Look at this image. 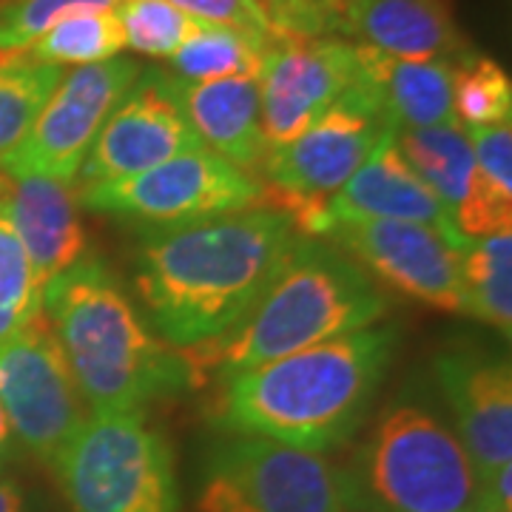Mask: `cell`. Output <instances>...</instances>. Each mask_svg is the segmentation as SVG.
Returning a JSON list of instances; mask_svg holds the SVG:
<instances>
[{
    "mask_svg": "<svg viewBox=\"0 0 512 512\" xmlns=\"http://www.w3.org/2000/svg\"><path fill=\"white\" fill-rule=\"evenodd\" d=\"M6 188H9V174L0 168V214H3V200H6Z\"/></svg>",
    "mask_w": 512,
    "mask_h": 512,
    "instance_id": "obj_33",
    "label": "cell"
},
{
    "mask_svg": "<svg viewBox=\"0 0 512 512\" xmlns=\"http://www.w3.org/2000/svg\"><path fill=\"white\" fill-rule=\"evenodd\" d=\"M200 512H345L339 467L313 450L237 436L208 458Z\"/></svg>",
    "mask_w": 512,
    "mask_h": 512,
    "instance_id": "obj_8",
    "label": "cell"
},
{
    "mask_svg": "<svg viewBox=\"0 0 512 512\" xmlns=\"http://www.w3.org/2000/svg\"><path fill=\"white\" fill-rule=\"evenodd\" d=\"M336 37L402 60L456 63L473 52L458 32L453 0H345Z\"/></svg>",
    "mask_w": 512,
    "mask_h": 512,
    "instance_id": "obj_18",
    "label": "cell"
},
{
    "mask_svg": "<svg viewBox=\"0 0 512 512\" xmlns=\"http://www.w3.org/2000/svg\"><path fill=\"white\" fill-rule=\"evenodd\" d=\"M114 15L123 26L126 46L146 57H171L202 23L171 0H117Z\"/></svg>",
    "mask_w": 512,
    "mask_h": 512,
    "instance_id": "obj_27",
    "label": "cell"
},
{
    "mask_svg": "<svg viewBox=\"0 0 512 512\" xmlns=\"http://www.w3.org/2000/svg\"><path fill=\"white\" fill-rule=\"evenodd\" d=\"M396 146L419 171L464 237H478V171L467 128L461 123L396 131Z\"/></svg>",
    "mask_w": 512,
    "mask_h": 512,
    "instance_id": "obj_21",
    "label": "cell"
},
{
    "mask_svg": "<svg viewBox=\"0 0 512 512\" xmlns=\"http://www.w3.org/2000/svg\"><path fill=\"white\" fill-rule=\"evenodd\" d=\"M77 197L92 211L157 228L265 208V183L202 146L123 183L77 188Z\"/></svg>",
    "mask_w": 512,
    "mask_h": 512,
    "instance_id": "obj_7",
    "label": "cell"
},
{
    "mask_svg": "<svg viewBox=\"0 0 512 512\" xmlns=\"http://www.w3.org/2000/svg\"><path fill=\"white\" fill-rule=\"evenodd\" d=\"M52 470L72 512H180L171 447L143 413L89 416Z\"/></svg>",
    "mask_w": 512,
    "mask_h": 512,
    "instance_id": "obj_6",
    "label": "cell"
},
{
    "mask_svg": "<svg viewBox=\"0 0 512 512\" xmlns=\"http://www.w3.org/2000/svg\"><path fill=\"white\" fill-rule=\"evenodd\" d=\"M302 237L285 211L251 208L140 228L134 288L151 328L183 350L231 330Z\"/></svg>",
    "mask_w": 512,
    "mask_h": 512,
    "instance_id": "obj_1",
    "label": "cell"
},
{
    "mask_svg": "<svg viewBox=\"0 0 512 512\" xmlns=\"http://www.w3.org/2000/svg\"><path fill=\"white\" fill-rule=\"evenodd\" d=\"M0 512H29L26 495L12 478H0Z\"/></svg>",
    "mask_w": 512,
    "mask_h": 512,
    "instance_id": "obj_31",
    "label": "cell"
},
{
    "mask_svg": "<svg viewBox=\"0 0 512 512\" xmlns=\"http://www.w3.org/2000/svg\"><path fill=\"white\" fill-rule=\"evenodd\" d=\"M171 3L183 9L188 18L217 23V26H234V29L256 32L274 40L271 26L256 0H171Z\"/></svg>",
    "mask_w": 512,
    "mask_h": 512,
    "instance_id": "obj_30",
    "label": "cell"
},
{
    "mask_svg": "<svg viewBox=\"0 0 512 512\" xmlns=\"http://www.w3.org/2000/svg\"><path fill=\"white\" fill-rule=\"evenodd\" d=\"M453 111L467 126H501L512 117V83L493 57L467 52L453 63Z\"/></svg>",
    "mask_w": 512,
    "mask_h": 512,
    "instance_id": "obj_26",
    "label": "cell"
},
{
    "mask_svg": "<svg viewBox=\"0 0 512 512\" xmlns=\"http://www.w3.org/2000/svg\"><path fill=\"white\" fill-rule=\"evenodd\" d=\"M325 239L407 299L436 311L464 313L461 251L436 228L393 220L333 222Z\"/></svg>",
    "mask_w": 512,
    "mask_h": 512,
    "instance_id": "obj_13",
    "label": "cell"
},
{
    "mask_svg": "<svg viewBox=\"0 0 512 512\" xmlns=\"http://www.w3.org/2000/svg\"><path fill=\"white\" fill-rule=\"evenodd\" d=\"M390 299L365 268L322 237H299L265 291L231 330L183 348L197 387L208 370L228 379L356 330L373 328Z\"/></svg>",
    "mask_w": 512,
    "mask_h": 512,
    "instance_id": "obj_3",
    "label": "cell"
},
{
    "mask_svg": "<svg viewBox=\"0 0 512 512\" xmlns=\"http://www.w3.org/2000/svg\"><path fill=\"white\" fill-rule=\"evenodd\" d=\"M0 3H3V0H0Z\"/></svg>",
    "mask_w": 512,
    "mask_h": 512,
    "instance_id": "obj_35",
    "label": "cell"
},
{
    "mask_svg": "<svg viewBox=\"0 0 512 512\" xmlns=\"http://www.w3.org/2000/svg\"><path fill=\"white\" fill-rule=\"evenodd\" d=\"M168 80L202 146L259 180V168L268 154L259 120V80L222 77L188 83L171 72Z\"/></svg>",
    "mask_w": 512,
    "mask_h": 512,
    "instance_id": "obj_20",
    "label": "cell"
},
{
    "mask_svg": "<svg viewBox=\"0 0 512 512\" xmlns=\"http://www.w3.org/2000/svg\"><path fill=\"white\" fill-rule=\"evenodd\" d=\"M464 313L510 336L512 328V231L467 237L461 245Z\"/></svg>",
    "mask_w": 512,
    "mask_h": 512,
    "instance_id": "obj_22",
    "label": "cell"
},
{
    "mask_svg": "<svg viewBox=\"0 0 512 512\" xmlns=\"http://www.w3.org/2000/svg\"><path fill=\"white\" fill-rule=\"evenodd\" d=\"M60 77L63 69L26 57L0 63V163L23 143Z\"/></svg>",
    "mask_w": 512,
    "mask_h": 512,
    "instance_id": "obj_25",
    "label": "cell"
},
{
    "mask_svg": "<svg viewBox=\"0 0 512 512\" xmlns=\"http://www.w3.org/2000/svg\"><path fill=\"white\" fill-rule=\"evenodd\" d=\"M43 313L89 416L140 413L197 387L183 353L151 336L106 262L77 259L43 288Z\"/></svg>",
    "mask_w": 512,
    "mask_h": 512,
    "instance_id": "obj_4",
    "label": "cell"
},
{
    "mask_svg": "<svg viewBox=\"0 0 512 512\" xmlns=\"http://www.w3.org/2000/svg\"><path fill=\"white\" fill-rule=\"evenodd\" d=\"M356 43L342 37H274L259 69L265 148L285 146L353 86Z\"/></svg>",
    "mask_w": 512,
    "mask_h": 512,
    "instance_id": "obj_12",
    "label": "cell"
},
{
    "mask_svg": "<svg viewBox=\"0 0 512 512\" xmlns=\"http://www.w3.org/2000/svg\"><path fill=\"white\" fill-rule=\"evenodd\" d=\"M140 72L137 60L117 55L63 74L23 143L0 168L9 174H46L74 183L94 137Z\"/></svg>",
    "mask_w": 512,
    "mask_h": 512,
    "instance_id": "obj_10",
    "label": "cell"
},
{
    "mask_svg": "<svg viewBox=\"0 0 512 512\" xmlns=\"http://www.w3.org/2000/svg\"><path fill=\"white\" fill-rule=\"evenodd\" d=\"M399 348L393 325L365 328L220 382L214 416L237 436L325 453L362 427Z\"/></svg>",
    "mask_w": 512,
    "mask_h": 512,
    "instance_id": "obj_2",
    "label": "cell"
},
{
    "mask_svg": "<svg viewBox=\"0 0 512 512\" xmlns=\"http://www.w3.org/2000/svg\"><path fill=\"white\" fill-rule=\"evenodd\" d=\"M15 453H18V439H15L9 419H6V413L0 407V467H6L15 458Z\"/></svg>",
    "mask_w": 512,
    "mask_h": 512,
    "instance_id": "obj_32",
    "label": "cell"
},
{
    "mask_svg": "<svg viewBox=\"0 0 512 512\" xmlns=\"http://www.w3.org/2000/svg\"><path fill=\"white\" fill-rule=\"evenodd\" d=\"M126 49V35L114 12H72L29 46L26 60L43 66H89L111 60Z\"/></svg>",
    "mask_w": 512,
    "mask_h": 512,
    "instance_id": "obj_24",
    "label": "cell"
},
{
    "mask_svg": "<svg viewBox=\"0 0 512 512\" xmlns=\"http://www.w3.org/2000/svg\"><path fill=\"white\" fill-rule=\"evenodd\" d=\"M393 128L356 86H350L328 111L285 146L271 148L259 168V180L271 197L328 200L370 151Z\"/></svg>",
    "mask_w": 512,
    "mask_h": 512,
    "instance_id": "obj_11",
    "label": "cell"
},
{
    "mask_svg": "<svg viewBox=\"0 0 512 512\" xmlns=\"http://www.w3.org/2000/svg\"><path fill=\"white\" fill-rule=\"evenodd\" d=\"M202 148L197 131L171 92L168 72L148 69L114 106L94 137L86 163L77 171V188L123 183L185 151Z\"/></svg>",
    "mask_w": 512,
    "mask_h": 512,
    "instance_id": "obj_14",
    "label": "cell"
},
{
    "mask_svg": "<svg viewBox=\"0 0 512 512\" xmlns=\"http://www.w3.org/2000/svg\"><path fill=\"white\" fill-rule=\"evenodd\" d=\"M114 12L117 0H3L0 3V63L18 60L37 37L72 12Z\"/></svg>",
    "mask_w": 512,
    "mask_h": 512,
    "instance_id": "obj_29",
    "label": "cell"
},
{
    "mask_svg": "<svg viewBox=\"0 0 512 512\" xmlns=\"http://www.w3.org/2000/svg\"><path fill=\"white\" fill-rule=\"evenodd\" d=\"M345 512H484L464 444L427 407L396 402L339 467Z\"/></svg>",
    "mask_w": 512,
    "mask_h": 512,
    "instance_id": "obj_5",
    "label": "cell"
},
{
    "mask_svg": "<svg viewBox=\"0 0 512 512\" xmlns=\"http://www.w3.org/2000/svg\"><path fill=\"white\" fill-rule=\"evenodd\" d=\"M441 393L453 410L456 436L481 484L512 464V370L484 353H444L436 362Z\"/></svg>",
    "mask_w": 512,
    "mask_h": 512,
    "instance_id": "obj_15",
    "label": "cell"
},
{
    "mask_svg": "<svg viewBox=\"0 0 512 512\" xmlns=\"http://www.w3.org/2000/svg\"><path fill=\"white\" fill-rule=\"evenodd\" d=\"M353 86L393 131L456 123L453 63L447 60H402L356 43Z\"/></svg>",
    "mask_w": 512,
    "mask_h": 512,
    "instance_id": "obj_19",
    "label": "cell"
},
{
    "mask_svg": "<svg viewBox=\"0 0 512 512\" xmlns=\"http://www.w3.org/2000/svg\"><path fill=\"white\" fill-rule=\"evenodd\" d=\"M77 202L80 197L69 180L46 174H9L3 220L12 225L29 256L40 291L86 256V231Z\"/></svg>",
    "mask_w": 512,
    "mask_h": 512,
    "instance_id": "obj_17",
    "label": "cell"
},
{
    "mask_svg": "<svg viewBox=\"0 0 512 512\" xmlns=\"http://www.w3.org/2000/svg\"><path fill=\"white\" fill-rule=\"evenodd\" d=\"M325 208H328V228L333 222L393 220L436 228L458 251L467 239L456 228L439 194L402 157L396 146V131L384 134L365 163L350 174L348 183L336 188L325 200Z\"/></svg>",
    "mask_w": 512,
    "mask_h": 512,
    "instance_id": "obj_16",
    "label": "cell"
},
{
    "mask_svg": "<svg viewBox=\"0 0 512 512\" xmlns=\"http://www.w3.org/2000/svg\"><path fill=\"white\" fill-rule=\"evenodd\" d=\"M43 311V291L37 288L32 262L0 214V345L18 336Z\"/></svg>",
    "mask_w": 512,
    "mask_h": 512,
    "instance_id": "obj_28",
    "label": "cell"
},
{
    "mask_svg": "<svg viewBox=\"0 0 512 512\" xmlns=\"http://www.w3.org/2000/svg\"><path fill=\"white\" fill-rule=\"evenodd\" d=\"M256 3H259V9H262V15H265V12H268L271 6H274V0H256ZM265 20H268V18H265Z\"/></svg>",
    "mask_w": 512,
    "mask_h": 512,
    "instance_id": "obj_34",
    "label": "cell"
},
{
    "mask_svg": "<svg viewBox=\"0 0 512 512\" xmlns=\"http://www.w3.org/2000/svg\"><path fill=\"white\" fill-rule=\"evenodd\" d=\"M0 407L20 447L49 467L89 419L43 311L0 345Z\"/></svg>",
    "mask_w": 512,
    "mask_h": 512,
    "instance_id": "obj_9",
    "label": "cell"
},
{
    "mask_svg": "<svg viewBox=\"0 0 512 512\" xmlns=\"http://www.w3.org/2000/svg\"><path fill=\"white\" fill-rule=\"evenodd\" d=\"M268 43L271 37L256 32L200 23L197 32L168 57V63H171V74L188 83H205L222 77H259Z\"/></svg>",
    "mask_w": 512,
    "mask_h": 512,
    "instance_id": "obj_23",
    "label": "cell"
}]
</instances>
